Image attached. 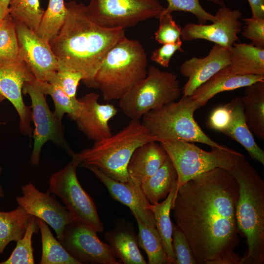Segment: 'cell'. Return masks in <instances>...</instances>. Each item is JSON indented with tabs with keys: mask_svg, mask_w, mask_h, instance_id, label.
Instances as JSON below:
<instances>
[{
	"mask_svg": "<svg viewBox=\"0 0 264 264\" xmlns=\"http://www.w3.org/2000/svg\"><path fill=\"white\" fill-rule=\"evenodd\" d=\"M238 183L226 170L217 168L177 188L172 210L186 237L197 264H241L236 217Z\"/></svg>",
	"mask_w": 264,
	"mask_h": 264,
	"instance_id": "1",
	"label": "cell"
},
{
	"mask_svg": "<svg viewBox=\"0 0 264 264\" xmlns=\"http://www.w3.org/2000/svg\"><path fill=\"white\" fill-rule=\"evenodd\" d=\"M66 5V21L49 45L59 66L81 74L86 85L109 50L126 37L125 30L101 25L88 15L83 3L71 0Z\"/></svg>",
	"mask_w": 264,
	"mask_h": 264,
	"instance_id": "2",
	"label": "cell"
},
{
	"mask_svg": "<svg viewBox=\"0 0 264 264\" xmlns=\"http://www.w3.org/2000/svg\"><path fill=\"white\" fill-rule=\"evenodd\" d=\"M229 171L238 183L236 217L248 246L241 264H264V181L242 154Z\"/></svg>",
	"mask_w": 264,
	"mask_h": 264,
	"instance_id": "3",
	"label": "cell"
},
{
	"mask_svg": "<svg viewBox=\"0 0 264 264\" xmlns=\"http://www.w3.org/2000/svg\"><path fill=\"white\" fill-rule=\"evenodd\" d=\"M151 141L157 139L139 120H131L115 134L95 141L91 147L79 153L72 151L69 154L77 166H93L113 179L129 182L127 166L133 153Z\"/></svg>",
	"mask_w": 264,
	"mask_h": 264,
	"instance_id": "4",
	"label": "cell"
},
{
	"mask_svg": "<svg viewBox=\"0 0 264 264\" xmlns=\"http://www.w3.org/2000/svg\"><path fill=\"white\" fill-rule=\"evenodd\" d=\"M147 66L141 43L125 37L109 50L86 86L100 90L105 101L119 100L146 76Z\"/></svg>",
	"mask_w": 264,
	"mask_h": 264,
	"instance_id": "5",
	"label": "cell"
},
{
	"mask_svg": "<svg viewBox=\"0 0 264 264\" xmlns=\"http://www.w3.org/2000/svg\"><path fill=\"white\" fill-rule=\"evenodd\" d=\"M200 108L190 96L182 97L149 111L142 117L141 122L159 142L183 141L224 148L206 134L195 120L194 113Z\"/></svg>",
	"mask_w": 264,
	"mask_h": 264,
	"instance_id": "6",
	"label": "cell"
},
{
	"mask_svg": "<svg viewBox=\"0 0 264 264\" xmlns=\"http://www.w3.org/2000/svg\"><path fill=\"white\" fill-rule=\"evenodd\" d=\"M181 93L176 74L151 66L146 76L119 99V106L127 117L139 120L149 111L176 101Z\"/></svg>",
	"mask_w": 264,
	"mask_h": 264,
	"instance_id": "7",
	"label": "cell"
},
{
	"mask_svg": "<svg viewBox=\"0 0 264 264\" xmlns=\"http://www.w3.org/2000/svg\"><path fill=\"white\" fill-rule=\"evenodd\" d=\"M177 174V188L191 179L217 168L229 171L242 154L227 147L200 149L194 142L183 141L160 142Z\"/></svg>",
	"mask_w": 264,
	"mask_h": 264,
	"instance_id": "8",
	"label": "cell"
},
{
	"mask_svg": "<svg viewBox=\"0 0 264 264\" xmlns=\"http://www.w3.org/2000/svg\"><path fill=\"white\" fill-rule=\"evenodd\" d=\"M86 7L88 15L101 25L124 30L159 19L165 8L159 0H90Z\"/></svg>",
	"mask_w": 264,
	"mask_h": 264,
	"instance_id": "9",
	"label": "cell"
},
{
	"mask_svg": "<svg viewBox=\"0 0 264 264\" xmlns=\"http://www.w3.org/2000/svg\"><path fill=\"white\" fill-rule=\"evenodd\" d=\"M77 165L72 161L54 173L49 178L48 191L58 196L74 219L96 232L103 230V224L96 205L80 183Z\"/></svg>",
	"mask_w": 264,
	"mask_h": 264,
	"instance_id": "10",
	"label": "cell"
},
{
	"mask_svg": "<svg viewBox=\"0 0 264 264\" xmlns=\"http://www.w3.org/2000/svg\"><path fill=\"white\" fill-rule=\"evenodd\" d=\"M22 91L30 97L32 119L35 127L32 133L34 143L31 163L33 165L39 164L42 147L48 141L65 149L70 154L72 150L66 141L62 120L49 109L41 82L34 79L25 83Z\"/></svg>",
	"mask_w": 264,
	"mask_h": 264,
	"instance_id": "11",
	"label": "cell"
},
{
	"mask_svg": "<svg viewBox=\"0 0 264 264\" xmlns=\"http://www.w3.org/2000/svg\"><path fill=\"white\" fill-rule=\"evenodd\" d=\"M96 232L74 220L65 227L59 241L67 252L82 264H120L109 244L101 241Z\"/></svg>",
	"mask_w": 264,
	"mask_h": 264,
	"instance_id": "12",
	"label": "cell"
},
{
	"mask_svg": "<svg viewBox=\"0 0 264 264\" xmlns=\"http://www.w3.org/2000/svg\"><path fill=\"white\" fill-rule=\"evenodd\" d=\"M35 79L25 63L20 60L0 58V94L14 107L20 117L21 133L32 136L31 107L26 105L22 96L25 83Z\"/></svg>",
	"mask_w": 264,
	"mask_h": 264,
	"instance_id": "13",
	"label": "cell"
},
{
	"mask_svg": "<svg viewBox=\"0 0 264 264\" xmlns=\"http://www.w3.org/2000/svg\"><path fill=\"white\" fill-rule=\"evenodd\" d=\"M18 45V58L24 62L34 78L49 82L59 68L49 44L24 24L14 20Z\"/></svg>",
	"mask_w": 264,
	"mask_h": 264,
	"instance_id": "14",
	"label": "cell"
},
{
	"mask_svg": "<svg viewBox=\"0 0 264 264\" xmlns=\"http://www.w3.org/2000/svg\"><path fill=\"white\" fill-rule=\"evenodd\" d=\"M242 16L240 10H231L224 5L218 9L215 15L216 20L212 23L186 24L181 29V39L184 41L205 40L230 49L239 41L238 34L242 30L240 21Z\"/></svg>",
	"mask_w": 264,
	"mask_h": 264,
	"instance_id": "15",
	"label": "cell"
},
{
	"mask_svg": "<svg viewBox=\"0 0 264 264\" xmlns=\"http://www.w3.org/2000/svg\"><path fill=\"white\" fill-rule=\"evenodd\" d=\"M21 189L22 196L16 198L18 205L29 215L49 225L60 241L66 226L75 220L73 215L49 191L41 192L32 183L25 184Z\"/></svg>",
	"mask_w": 264,
	"mask_h": 264,
	"instance_id": "16",
	"label": "cell"
},
{
	"mask_svg": "<svg viewBox=\"0 0 264 264\" xmlns=\"http://www.w3.org/2000/svg\"><path fill=\"white\" fill-rule=\"evenodd\" d=\"M230 63V49L217 44L213 46L206 56L193 57L184 62L179 70L188 80L182 89L183 97L191 95L198 87L228 66Z\"/></svg>",
	"mask_w": 264,
	"mask_h": 264,
	"instance_id": "17",
	"label": "cell"
},
{
	"mask_svg": "<svg viewBox=\"0 0 264 264\" xmlns=\"http://www.w3.org/2000/svg\"><path fill=\"white\" fill-rule=\"evenodd\" d=\"M99 97L98 94L91 92L79 99L82 108L74 120L78 129L95 141L112 135L109 122L118 112L112 104H100Z\"/></svg>",
	"mask_w": 264,
	"mask_h": 264,
	"instance_id": "18",
	"label": "cell"
},
{
	"mask_svg": "<svg viewBox=\"0 0 264 264\" xmlns=\"http://www.w3.org/2000/svg\"><path fill=\"white\" fill-rule=\"evenodd\" d=\"M85 168L99 178L115 200L128 206L133 216H137L144 223L155 226L152 204L144 194L140 185L131 181L123 182L113 179L93 166Z\"/></svg>",
	"mask_w": 264,
	"mask_h": 264,
	"instance_id": "19",
	"label": "cell"
},
{
	"mask_svg": "<svg viewBox=\"0 0 264 264\" xmlns=\"http://www.w3.org/2000/svg\"><path fill=\"white\" fill-rule=\"evenodd\" d=\"M156 142L145 143L133 153L127 166L130 181L133 183L141 186L156 172L166 159V152Z\"/></svg>",
	"mask_w": 264,
	"mask_h": 264,
	"instance_id": "20",
	"label": "cell"
},
{
	"mask_svg": "<svg viewBox=\"0 0 264 264\" xmlns=\"http://www.w3.org/2000/svg\"><path fill=\"white\" fill-rule=\"evenodd\" d=\"M261 81H264V76L235 75L226 67L198 87L190 97L201 107L219 93L245 88Z\"/></svg>",
	"mask_w": 264,
	"mask_h": 264,
	"instance_id": "21",
	"label": "cell"
},
{
	"mask_svg": "<svg viewBox=\"0 0 264 264\" xmlns=\"http://www.w3.org/2000/svg\"><path fill=\"white\" fill-rule=\"evenodd\" d=\"M230 120L222 133L241 144L252 158L264 165V151L256 143L246 124L241 97L237 96L228 103Z\"/></svg>",
	"mask_w": 264,
	"mask_h": 264,
	"instance_id": "22",
	"label": "cell"
},
{
	"mask_svg": "<svg viewBox=\"0 0 264 264\" xmlns=\"http://www.w3.org/2000/svg\"><path fill=\"white\" fill-rule=\"evenodd\" d=\"M230 51V63L226 67L238 75L264 76V48L252 43H234Z\"/></svg>",
	"mask_w": 264,
	"mask_h": 264,
	"instance_id": "23",
	"label": "cell"
},
{
	"mask_svg": "<svg viewBox=\"0 0 264 264\" xmlns=\"http://www.w3.org/2000/svg\"><path fill=\"white\" fill-rule=\"evenodd\" d=\"M246 124L252 133L264 140V81L245 87L241 96Z\"/></svg>",
	"mask_w": 264,
	"mask_h": 264,
	"instance_id": "24",
	"label": "cell"
},
{
	"mask_svg": "<svg viewBox=\"0 0 264 264\" xmlns=\"http://www.w3.org/2000/svg\"><path fill=\"white\" fill-rule=\"evenodd\" d=\"M115 257L124 264H146L141 254L137 237L128 227H115L105 234Z\"/></svg>",
	"mask_w": 264,
	"mask_h": 264,
	"instance_id": "25",
	"label": "cell"
},
{
	"mask_svg": "<svg viewBox=\"0 0 264 264\" xmlns=\"http://www.w3.org/2000/svg\"><path fill=\"white\" fill-rule=\"evenodd\" d=\"M177 183L176 171L168 156L160 168L141 184L142 190L152 204L165 199Z\"/></svg>",
	"mask_w": 264,
	"mask_h": 264,
	"instance_id": "26",
	"label": "cell"
},
{
	"mask_svg": "<svg viewBox=\"0 0 264 264\" xmlns=\"http://www.w3.org/2000/svg\"><path fill=\"white\" fill-rule=\"evenodd\" d=\"M177 188L176 183L164 201L161 203L152 204L151 206L155 227L160 235L163 248L167 255L169 264H176V262L172 244L173 223L170 219V212Z\"/></svg>",
	"mask_w": 264,
	"mask_h": 264,
	"instance_id": "27",
	"label": "cell"
},
{
	"mask_svg": "<svg viewBox=\"0 0 264 264\" xmlns=\"http://www.w3.org/2000/svg\"><path fill=\"white\" fill-rule=\"evenodd\" d=\"M30 216L20 205L11 211H0V256L8 243L23 236Z\"/></svg>",
	"mask_w": 264,
	"mask_h": 264,
	"instance_id": "28",
	"label": "cell"
},
{
	"mask_svg": "<svg viewBox=\"0 0 264 264\" xmlns=\"http://www.w3.org/2000/svg\"><path fill=\"white\" fill-rule=\"evenodd\" d=\"M138 228V245L146 253L149 264H169L167 255L163 246L160 235L155 227L134 216Z\"/></svg>",
	"mask_w": 264,
	"mask_h": 264,
	"instance_id": "29",
	"label": "cell"
},
{
	"mask_svg": "<svg viewBox=\"0 0 264 264\" xmlns=\"http://www.w3.org/2000/svg\"><path fill=\"white\" fill-rule=\"evenodd\" d=\"M67 15L65 0H49L40 23L34 31L40 38L49 44L57 36Z\"/></svg>",
	"mask_w": 264,
	"mask_h": 264,
	"instance_id": "30",
	"label": "cell"
},
{
	"mask_svg": "<svg viewBox=\"0 0 264 264\" xmlns=\"http://www.w3.org/2000/svg\"><path fill=\"white\" fill-rule=\"evenodd\" d=\"M42 246L40 264H81L52 235L47 224L39 219Z\"/></svg>",
	"mask_w": 264,
	"mask_h": 264,
	"instance_id": "31",
	"label": "cell"
},
{
	"mask_svg": "<svg viewBox=\"0 0 264 264\" xmlns=\"http://www.w3.org/2000/svg\"><path fill=\"white\" fill-rule=\"evenodd\" d=\"M39 219L30 215L27 227L23 236L17 242L10 257L0 264H34L32 236L39 232Z\"/></svg>",
	"mask_w": 264,
	"mask_h": 264,
	"instance_id": "32",
	"label": "cell"
},
{
	"mask_svg": "<svg viewBox=\"0 0 264 264\" xmlns=\"http://www.w3.org/2000/svg\"><path fill=\"white\" fill-rule=\"evenodd\" d=\"M44 12L39 0H11L8 6L12 18L33 31L38 28Z\"/></svg>",
	"mask_w": 264,
	"mask_h": 264,
	"instance_id": "33",
	"label": "cell"
},
{
	"mask_svg": "<svg viewBox=\"0 0 264 264\" xmlns=\"http://www.w3.org/2000/svg\"><path fill=\"white\" fill-rule=\"evenodd\" d=\"M40 82L45 94L50 95L53 101L55 115L62 120L64 115L66 113L74 121L82 108V105L80 100L70 97L55 85L47 82Z\"/></svg>",
	"mask_w": 264,
	"mask_h": 264,
	"instance_id": "34",
	"label": "cell"
},
{
	"mask_svg": "<svg viewBox=\"0 0 264 264\" xmlns=\"http://www.w3.org/2000/svg\"><path fill=\"white\" fill-rule=\"evenodd\" d=\"M220 6L225 5L223 0H207ZM168 3L162 14L171 13L174 11L191 13L198 19V23L205 24L207 21L213 22L216 20L215 15L206 11L201 5L199 0H166Z\"/></svg>",
	"mask_w": 264,
	"mask_h": 264,
	"instance_id": "35",
	"label": "cell"
},
{
	"mask_svg": "<svg viewBox=\"0 0 264 264\" xmlns=\"http://www.w3.org/2000/svg\"><path fill=\"white\" fill-rule=\"evenodd\" d=\"M19 45L14 20L9 13L0 25V58H18Z\"/></svg>",
	"mask_w": 264,
	"mask_h": 264,
	"instance_id": "36",
	"label": "cell"
},
{
	"mask_svg": "<svg viewBox=\"0 0 264 264\" xmlns=\"http://www.w3.org/2000/svg\"><path fill=\"white\" fill-rule=\"evenodd\" d=\"M159 25L154 32L155 40L163 44L181 40V27L174 20L171 13L162 14L158 19Z\"/></svg>",
	"mask_w": 264,
	"mask_h": 264,
	"instance_id": "37",
	"label": "cell"
},
{
	"mask_svg": "<svg viewBox=\"0 0 264 264\" xmlns=\"http://www.w3.org/2000/svg\"><path fill=\"white\" fill-rule=\"evenodd\" d=\"M83 79V76L80 73L59 66L47 82L61 88L70 97L75 98L79 83Z\"/></svg>",
	"mask_w": 264,
	"mask_h": 264,
	"instance_id": "38",
	"label": "cell"
},
{
	"mask_svg": "<svg viewBox=\"0 0 264 264\" xmlns=\"http://www.w3.org/2000/svg\"><path fill=\"white\" fill-rule=\"evenodd\" d=\"M172 239L176 264H197L186 236L176 224H173Z\"/></svg>",
	"mask_w": 264,
	"mask_h": 264,
	"instance_id": "39",
	"label": "cell"
},
{
	"mask_svg": "<svg viewBox=\"0 0 264 264\" xmlns=\"http://www.w3.org/2000/svg\"><path fill=\"white\" fill-rule=\"evenodd\" d=\"M245 23L242 35L255 46L264 48V19L253 17L242 19Z\"/></svg>",
	"mask_w": 264,
	"mask_h": 264,
	"instance_id": "40",
	"label": "cell"
},
{
	"mask_svg": "<svg viewBox=\"0 0 264 264\" xmlns=\"http://www.w3.org/2000/svg\"><path fill=\"white\" fill-rule=\"evenodd\" d=\"M181 45V40L174 43L163 44L152 52L150 58L161 66L167 67L169 66L172 57L176 51H184Z\"/></svg>",
	"mask_w": 264,
	"mask_h": 264,
	"instance_id": "41",
	"label": "cell"
},
{
	"mask_svg": "<svg viewBox=\"0 0 264 264\" xmlns=\"http://www.w3.org/2000/svg\"><path fill=\"white\" fill-rule=\"evenodd\" d=\"M230 117V108L227 103L215 108L210 115L206 124L210 129L222 132L228 126Z\"/></svg>",
	"mask_w": 264,
	"mask_h": 264,
	"instance_id": "42",
	"label": "cell"
},
{
	"mask_svg": "<svg viewBox=\"0 0 264 264\" xmlns=\"http://www.w3.org/2000/svg\"><path fill=\"white\" fill-rule=\"evenodd\" d=\"M250 5L252 17L264 19V0H247Z\"/></svg>",
	"mask_w": 264,
	"mask_h": 264,
	"instance_id": "43",
	"label": "cell"
},
{
	"mask_svg": "<svg viewBox=\"0 0 264 264\" xmlns=\"http://www.w3.org/2000/svg\"><path fill=\"white\" fill-rule=\"evenodd\" d=\"M11 0H0V5L6 11L8 12V6Z\"/></svg>",
	"mask_w": 264,
	"mask_h": 264,
	"instance_id": "44",
	"label": "cell"
},
{
	"mask_svg": "<svg viewBox=\"0 0 264 264\" xmlns=\"http://www.w3.org/2000/svg\"><path fill=\"white\" fill-rule=\"evenodd\" d=\"M8 13V12L5 11L0 5V25L4 17Z\"/></svg>",
	"mask_w": 264,
	"mask_h": 264,
	"instance_id": "45",
	"label": "cell"
},
{
	"mask_svg": "<svg viewBox=\"0 0 264 264\" xmlns=\"http://www.w3.org/2000/svg\"><path fill=\"white\" fill-rule=\"evenodd\" d=\"M5 193L3 190V188L2 186L0 185V198L3 197L4 196Z\"/></svg>",
	"mask_w": 264,
	"mask_h": 264,
	"instance_id": "46",
	"label": "cell"
},
{
	"mask_svg": "<svg viewBox=\"0 0 264 264\" xmlns=\"http://www.w3.org/2000/svg\"><path fill=\"white\" fill-rule=\"evenodd\" d=\"M5 99L4 97L0 94V102L3 101ZM0 124H1L0 123Z\"/></svg>",
	"mask_w": 264,
	"mask_h": 264,
	"instance_id": "47",
	"label": "cell"
},
{
	"mask_svg": "<svg viewBox=\"0 0 264 264\" xmlns=\"http://www.w3.org/2000/svg\"><path fill=\"white\" fill-rule=\"evenodd\" d=\"M1 171H2V169H1V167L0 166V175L1 173Z\"/></svg>",
	"mask_w": 264,
	"mask_h": 264,
	"instance_id": "48",
	"label": "cell"
}]
</instances>
